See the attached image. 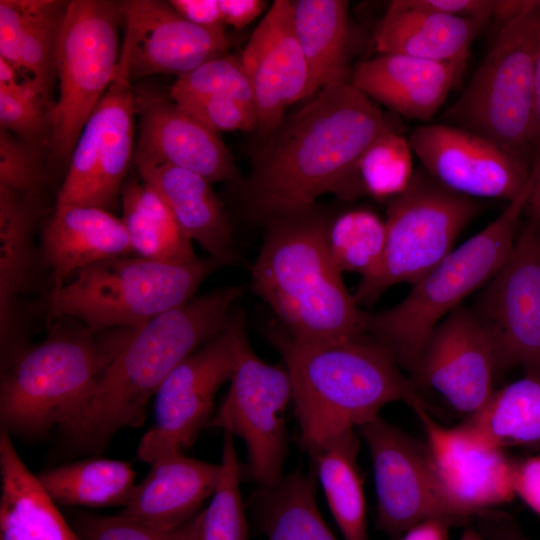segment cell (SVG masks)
Instances as JSON below:
<instances>
[{
	"mask_svg": "<svg viewBox=\"0 0 540 540\" xmlns=\"http://www.w3.org/2000/svg\"><path fill=\"white\" fill-rule=\"evenodd\" d=\"M401 131L351 82L331 84L284 118L257 156L243 187L248 215L260 224L305 211L322 195L364 196L357 165L380 135Z\"/></svg>",
	"mask_w": 540,
	"mask_h": 540,
	"instance_id": "cell-1",
	"label": "cell"
},
{
	"mask_svg": "<svg viewBox=\"0 0 540 540\" xmlns=\"http://www.w3.org/2000/svg\"><path fill=\"white\" fill-rule=\"evenodd\" d=\"M243 292L239 285L215 289L131 330L68 436L80 446L96 448L121 428L141 426L148 401L165 378L227 328Z\"/></svg>",
	"mask_w": 540,
	"mask_h": 540,
	"instance_id": "cell-2",
	"label": "cell"
},
{
	"mask_svg": "<svg viewBox=\"0 0 540 540\" xmlns=\"http://www.w3.org/2000/svg\"><path fill=\"white\" fill-rule=\"evenodd\" d=\"M267 330L289 373L301 447L310 454L326 440L377 418L394 401L420 399L392 355L367 338L303 343L281 326Z\"/></svg>",
	"mask_w": 540,
	"mask_h": 540,
	"instance_id": "cell-3",
	"label": "cell"
},
{
	"mask_svg": "<svg viewBox=\"0 0 540 540\" xmlns=\"http://www.w3.org/2000/svg\"><path fill=\"white\" fill-rule=\"evenodd\" d=\"M328 220L314 206L270 221L251 270L252 290L298 342L366 336L364 311L327 246Z\"/></svg>",
	"mask_w": 540,
	"mask_h": 540,
	"instance_id": "cell-4",
	"label": "cell"
},
{
	"mask_svg": "<svg viewBox=\"0 0 540 540\" xmlns=\"http://www.w3.org/2000/svg\"><path fill=\"white\" fill-rule=\"evenodd\" d=\"M532 185L531 171L521 193L490 224L453 249L413 285L401 302L376 313L364 311L366 335L411 375L436 325L483 288L506 262L520 231Z\"/></svg>",
	"mask_w": 540,
	"mask_h": 540,
	"instance_id": "cell-5",
	"label": "cell"
},
{
	"mask_svg": "<svg viewBox=\"0 0 540 540\" xmlns=\"http://www.w3.org/2000/svg\"><path fill=\"white\" fill-rule=\"evenodd\" d=\"M129 333L100 339L85 327L58 330L17 352L1 377L2 429L27 436L54 427L67 432Z\"/></svg>",
	"mask_w": 540,
	"mask_h": 540,
	"instance_id": "cell-6",
	"label": "cell"
},
{
	"mask_svg": "<svg viewBox=\"0 0 540 540\" xmlns=\"http://www.w3.org/2000/svg\"><path fill=\"white\" fill-rule=\"evenodd\" d=\"M221 267L209 256L185 264L139 256L105 259L51 290L48 315L75 319L92 333L136 330L193 299L202 282Z\"/></svg>",
	"mask_w": 540,
	"mask_h": 540,
	"instance_id": "cell-7",
	"label": "cell"
},
{
	"mask_svg": "<svg viewBox=\"0 0 540 540\" xmlns=\"http://www.w3.org/2000/svg\"><path fill=\"white\" fill-rule=\"evenodd\" d=\"M539 44L536 0L503 24L468 85L444 112V124L477 134L532 166Z\"/></svg>",
	"mask_w": 540,
	"mask_h": 540,
	"instance_id": "cell-8",
	"label": "cell"
},
{
	"mask_svg": "<svg viewBox=\"0 0 540 540\" xmlns=\"http://www.w3.org/2000/svg\"><path fill=\"white\" fill-rule=\"evenodd\" d=\"M480 210L478 199L449 190L418 166L408 188L387 202L384 251L361 278L353 294L357 304H374L398 283L415 285L454 249Z\"/></svg>",
	"mask_w": 540,
	"mask_h": 540,
	"instance_id": "cell-9",
	"label": "cell"
},
{
	"mask_svg": "<svg viewBox=\"0 0 540 540\" xmlns=\"http://www.w3.org/2000/svg\"><path fill=\"white\" fill-rule=\"evenodd\" d=\"M121 4L103 0L68 2L60 25L55 70L59 97L49 109L51 150L71 156L79 136L118 72Z\"/></svg>",
	"mask_w": 540,
	"mask_h": 540,
	"instance_id": "cell-10",
	"label": "cell"
},
{
	"mask_svg": "<svg viewBox=\"0 0 540 540\" xmlns=\"http://www.w3.org/2000/svg\"><path fill=\"white\" fill-rule=\"evenodd\" d=\"M235 364L229 390L207 426L241 438L248 450L249 473L258 488L284 477L287 454L285 411L292 399L286 367L262 361L252 349L246 316L234 310Z\"/></svg>",
	"mask_w": 540,
	"mask_h": 540,
	"instance_id": "cell-11",
	"label": "cell"
},
{
	"mask_svg": "<svg viewBox=\"0 0 540 540\" xmlns=\"http://www.w3.org/2000/svg\"><path fill=\"white\" fill-rule=\"evenodd\" d=\"M471 310L491 340L498 370L522 367L540 378V225L529 221L520 228Z\"/></svg>",
	"mask_w": 540,
	"mask_h": 540,
	"instance_id": "cell-12",
	"label": "cell"
},
{
	"mask_svg": "<svg viewBox=\"0 0 540 540\" xmlns=\"http://www.w3.org/2000/svg\"><path fill=\"white\" fill-rule=\"evenodd\" d=\"M359 429L372 461L378 530L398 539L424 520L464 521L447 501L426 445L380 416Z\"/></svg>",
	"mask_w": 540,
	"mask_h": 540,
	"instance_id": "cell-13",
	"label": "cell"
},
{
	"mask_svg": "<svg viewBox=\"0 0 540 540\" xmlns=\"http://www.w3.org/2000/svg\"><path fill=\"white\" fill-rule=\"evenodd\" d=\"M235 310V309H234ZM235 364L234 311L227 328L181 361L155 394L154 424L138 446L141 460L185 451L211 419L218 389L231 379Z\"/></svg>",
	"mask_w": 540,
	"mask_h": 540,
	"instance_id": "cell-14",
	"label": "cell"
},
{
	"mask_svg": "<svg viewBox=\"0 0 540 540\" xmlns=\"http://www.w3.org/2000/svg\"><path fill=\"white\" fill-rule=\"evenodd\" d=\"M121 75L87 120L71 154L56 204H85L108 210L123 186L133 154L135 91Z\"/></svg>",
	"mask_w": 540,
	"mask_h": 540,
	"instance_id": "cell-15",
	"label": "cell"
},
{
	"mask_svg": "<svg viewBox=\"0 0 540 540\" xmlns=\"http://www.w3.org/2000/svg\"><path fill=\"white\" fill-rule=\"evenodd\" d=\"M409 406L423 427L440 487L461 519L476 518L515 497V463L503 449L484 441L464 424L441 425L429 414L422 399Z\"/></svg>",
	"mask_w": 540,
	"mask_h": 540,
	"instance_id": "cell-16",
	"label": "cell"
},
{
	"mask_svg": "<svg viewBox=\"0 0 540 540\" xmlns=\"http://www.w3.org/2000/svg\"><path fill=\"white\" fill-rule=\"evenodd\" d=\"M413 153L432 177L449 190L471 197L515 199L527 185L532 166L493 142L444 123L415 128L408 137Z\"/></svg>",
	"mask_w": 540,
	"mask_h": 540,
	"instance_id": "cell-17",
	"label": "cell"
},
{
	"mask_svg": "<svg viewBox=\"0 0 540 540\" xmlns=\"http://www.w3.org/2000/svg\"><path fill=\"white\" fill-rule=\"evenodd\" d=\"M121 9L126 33L117 74L130 81L153 74L181 77L228 53L224 29L191 23L169 1L132 0Z\"/></svg>",
	"mask_w": 540,
	"mask_h": 540,
	"instance_id": "cell-18",
	"label": "cell"
},
{
	"mask_svg": "<svg viewBox=\"0 0 540 540\" xmlns=\"http://www.w3.org/2000/svg\"><path fill=\"white\" fill-rule=\"evenodd\" d=\"M497 370L487 332L471 308L461 305L433 329L412 376L415 385L434 391L468 417L493 394Z\"/></svg>",
	"mask_w": 540,
	"mask_h": 540,
	"instance_id": "cell-19",
	"label": "cell"
},
{
	"mask_svg": "<svg viewBox=\"0 0 540 540\" xmlns=\"http://www.w3.org/2000/svg\"><path fill=\"white\" fill-rule=\"evenodd\" d=\"M254 97L257 130L270 136L286 108L308 97L307 64L296 37L292 1L275 0L242 54Z\"/></svg>",
	"mask_w": 540,
	"mask_h": 540,
	"instance_id": "cell-20",
	"label": "cell"
},
{
	"mask_svg": "<svg viewBox=\"0 0 540 540\" xmlns=\"http://www.w3.org/2000/svg\"><path fill=\"white\" fill-rule=\"evenodd\" d=\"M140 135L134 158L174 165L210 183L236 180L237 168L219 133L156 89L135 90Z\"/></svg>",
	"mask_w": 540,
	"mask_h": 540,
	"instance_id": "cell-21",
	"label": "cell"
},
{
	"mask_svg": "<svg viewBox=\"0 0 540 540\" xmlns=\"http://www.w3.org/2000/svg\"><path fill=\"white\" fill-rule=\"evenodd\" d=\"M466 63L380 54L360 62L351 84L370 99L409 119L427 121L460 81Z\"/></svg>",
	"mask_w": 540,
	"mask_h": 540,
	"instance_id": "cell-22",
	"label": "cell"
},
{
	"mask_svg": "<svg viewBox=\"0 0 540 540\" xmlns=\"http://www.w3.org/2000/svg\"><path fill=\"white\" fill-rule=\"evenodd\" d=\"M151 465L118 515L153 529L171 530L191 520L219 482L220 464L183 451L165 454Z\"/></svg>",
	"mask_w": 540,
	"mask_h": 540,
	"instance_id": "cell-23",
	"label": "cell"
},
{
	"mask_svg": "<svg viewBox=\"0 0 540 540\" xmlns=\"http://www.w3.org/2000/svg\"><path fill=\"white\" fill-rule=\"evenodd\" d=\"M41 249L51 270L52 290L91 264L136 255L122 219L85 204H56L43 230Z\"/></svg>",
	"mask_w": 540,
	"mask_h": 540,
	"instance_id": "cell-24",
	"label": "cell"
},
{
	"mask_svg": "<svg viewBox=\"0 0 540 540\" xmlns=\"http://www.w3.org/2000/svg\"><path fill=\"white\" fill-rule=\"evenodd\" d=\"M141 180L169 207L179 227L223 266L239 262L232 228L211 183L190 170L134 158Z\"/></svg>",
	"mask_w": 540,
	"mask_h": 540,
	"instance_id": "cell-25",
	"label": "cell"
},
{
	"mask_svg": "<svg viewBox=\"0 0 540 540\" xmlns=\"http://www.w3.org/2000/svg\"><path fill=\"white\" fill-rule=\"evenodd\" d=\"M491 17L459 18L394 0L374 32L380 54H402L437 62L467 63L470 47Z\"/></svg>",
	"mask_w": 540,
	"mask_h": 540,
	"instance_id": "cell-26",
	"label": "cell"
},
{
	"mask_svg": "<svg viewBox=\"0 0 540 540\" xmlns=\"http://www.w3.org/2000/svg\"><path fill=\"white\" fill-rule=\"evenodd\" d=\"M292 7L296 37L308 68V97L328 85L350 82L348 2L297 0Z\"/></svg>",
	"mask_w": 540,
	"mask_h": 540,
	"instance_id": "cell-27",
	"label": "cell"
},
{
	"mask_svg": "<svg viewBox=\"0 0 540 540\" xmlns=\"http://www.w3.org/2000/svg\"><path fill=\"white\" fill-rule=\"evenodd\" d=\"M1 500L4 519L31 540H80L56 503L17 453L10 433H0Z\"/></svg>",
	"mask_w": 540,
	"mask_h": 540,
	"instance_id": "cell-28",
	"label": "cell"
},
{
	"mask_svg": "<svg viewBox=\"0 0 540 540\" xmlns=\"http://www.w3.org/2000/svg\"><path fill=\"white\" fill-rule=\"evenodd\" d=\"M31 199L0 186V333L2 350L17 329V300L33 279L34 209Z\"/></svg>",
	"mask_w": 540,
	"mask_h": 540,
	"instance_id": "cell-29",
	"label": "cell"
},
{
	"mask_svg": "<svg viewBox=\"0 0 540 540\" xmlns=\"http://www.w3.org/2000/svg\"><path fill=\"white\" fill-rule=\"evenodd\" d=\"M251 511L266 540H338L317 506L314 477L301 471L284 475L274 487L258 488Z\"/></svg>",
	"mask_w": 540,
	"mask_h": 540,
	"instance_id": "cell-30",
	"label": "cell"
},
{
	"mask_svg": "<svg viewBox=\"0 0 540 540\" xmlns=\"http://www.w3.org/2000/svg\"><path fill=\"white\" fill-rule=\"evenodd\" d=\"M122 221L136 255L155 261L185 264L196 261L192 241L182 232L161 196L143 180L121 188Z\"/></svg>",
	"mask_w": 540,
	"mask_h": 540,
	"instance_id": "cell-31",
	"label": "cell"
},
{
	"mask_svg": "<svg viewBox=\"0 0 540 540\" xmlns=\"http://www.w3.org/2000/svg\"><path fill=\"white\" fill-rule=\"evenodd\" d=\"M358 450L359 440L354 429L326 440L309 454L344 540H369L366 501L357 465Z\"/></svg>",
	"mask_w": 540,
	"mask_h": 540,
	"instance_id": "cell-32",
	"label": "cell"
},
{
	"mask_svg": "<svg viewBox=\"0 0 540 540\" xmlns=\"http://www.w3.org/2000/svg\"><path fill=\"white\" fill-rule=\"evenodd\" d=\"M462 424L503 450L540 443V378L526 375L494 390L483 407Z\"/></svg>",
	"mask_w": 540,
	"mask_h": 540,
	"instance_id": "cell-33",
	"label": "cell"
},
{
	"mask_svg": "<svg viewBox=\"0 0 540 540\" xmlns=\"http://www.w3.org/2000/svg\"><path fill=\"white\" fill-rule=\"evenodd\" d=\"M36 476L54 502L64 505L125 506L136 486L132 466L113 459L77 461Z\"/></svg>",
	"mask_w": 540,
	"mask_h": 540,
	"instance_id": "cell-34",
	"label": "cell"
},
{
	"mask_svg": "<svg viewBox=\"0 0 540 540\" xmlns=\"http://www.w3.org/2000/svg\"><path fill=\"white\" fill-rule=\"evenodd\" d=\"M329 252L341 272L365 277L380 262L386 241V224L376 212L353 208L329 218L326 230Z\"/></svg>",
	"mask_w": 540,
	"mask_h": 540,
	"instance_id": "cell-35",
	"label": "cell"
},
{
	"mask_svg": "<svg viewBox=\"0 0 540 540\" xmlns=\"http://www.w3.org/2000/svg\"><path fill=\"white\" fill-rule=\"evenodd\" d=\"M25 20L20 40L19 73L23 82L45 100L60 25L68 2L23 0Z\"/></svg>",
	"mask_w": 540,
	"mask_h": 540,
	"instance_id": "cell-36",
	"label": "cell"
},
{
	"mask_svg": "<svg viewBox=\"0 0 540 540\" xmlns=\"http://www.w3.org/2000/svg\"><path fill=\"white\" fill-rule=\"evenodd\" d=\"M234 436L224 432L220 477L209 505L196 515L194 540H249Z\"/></svg>",
	"mask_w": 540,
	"mask_h": 540,
	"instance_id": "cell-37",
	"label": "cell"
},
{
	"mask_svg": "<svg viewBox=\"0 0 540 540\" xmlns=\"http://www.w3.org/2000/svg\"><path fill=\"white\" fill-rule=\"evenodd\" d=\"M413 151L401 131L378 136L363 152L358 165V178L367 196L389 202L410 185L415 169Z\"/></svg>",
	"mask_w": 540,
	"mask_h": 540,
	"instance_id": "cell-38",
	"label": "cell"
},
{
	"mask_svg": "<svg viewBox=\"0 0 540 540\" xmlns=\"http://www.w3.org/2000/svg\"><path fill=\"white\" fill-rule=\"evenodd\" d=\"M170 94L219 96L254 107L251 83L241 55L225 54L178 77Z\"/></svg>",
	"mask_w": 540,
	"mask_h": 540,
	"instance_id": "cell-39",
	"label": "cell"
},
{
	"mask_svg": "<svg viewBox=\"0 0 540 540\" xmlns=\"http://www.w3.org/2000/svg\"><path fill=\"white\" fill-rule=\"evenodd\" d=\"M73 529L80 540H194L196 516L171 530H157L119 515L79 514Z\"/></svg>",
	"mask_w": 540,
	"mask_h": 540,
	"instance_id": "cell-40",
	"label": "cell"
},
{
	"mask_svg": "<svg viewBox=\"0 0 540 540\" xmlns=\"http://www.w3.org/2000/svg\"><path fill=\"white\" fill-rule=\"evenodd\" d=\"M45 181V172L35 149L0 129V186L33 200Z\"/></svg>",
	"mask_w": 540,
	"mask_h": 540,
	"instance_id": "cell-41",
	"label": "cell"
},
{
	"mask_svg": "<svg viewBox=\"0 0 540 540\" xmlns=\"http://www.w3.org/2000/svg\"><path fill=\"white\" fill-rule=\"evenodd\" d=\"M169 95L181 109L214 132L257 130L255 109L237 100L219 96Z\"/></svg>",
	"mask_w": 540,
	"mask_h": 540,
	"instance_id": "cell-42",
	"label": "cell"
},
{
	"mask_svg": "<svg viewBox=\"0 0 540 540\" xmlns=\"http://www.w3.org/2000/svg\"><path fill=\"white\" fill-rule=\"evenodd\" d=\"M42 106L43 100L24 82L0 86V129L24 139L38 137L49 124Z\"/></svg>",
	"mask_w": 540,
	"mask_h": 540,
	"instance_id": "cell-43",
	"label": "cell"
},
{
	"mask_svg": "<svg viewBox=\"0 0 540 540\" xmlns=\"http://www.w3.org/2000/svg\"><path fill=\"white\" fill-rule=\"evenodd\" d=\"M24 20L23 0L0 1V57L9 62L18 73L20 40Z\"/></svg>",
	"mask_w": 540,
	"mask_h": 540,
	"instance_id": "cell-44",
	"label": "cell"
},
{
	"mask_svg": "<svg viewBox=\"0 0 540 540\" xmlns=\"http://www.w3.org/2000/svg\"><path fill=\"white\" fill-rule=\"evenodd\" d=\"M513 488L515 496L540 516V454L515 463Z\"/></svg>",
	"mask_w": 540,
	"mask_h": 540,
	"instance_id": "cell-45",
	"label": "cell"
},
{
	"mask_svg": "<svg viewBox=\"0 0 540 540\" xmlns=\"http://www.w3.org/2000/svg\"><path fill=\"white\" fill-rule=\"evenodd\" d=\"M418 7L459 18L492 17L496 0H411Z\"/></svg>",
	"mask_w": 540,
	"mask_h": 540,
	"instance_id": "cell-46",
	"label": "cell"
},
{
	"mask_svg": "<svg viewBox=\"0 0 540 540\" xmlns=\"http://www.w3.org/2000/svg\"><path fill=\"white\" fill-rule=\"evenodd\" d=\"M171 6L191 23L207 29H224L219 0H171Z\"/></svg>",
	"mask_w": 540,
	"mask_h": 540,
	"instance_id": "cell-47",
	"label": "cell"
},
{
	"mask_svg": "<svg viewBox=\"0 0 540 540\" xmlns=\"http://www.w3.org/2000/svg\"><path fill=\"white\" fill-rule=\"evenodd\" d=\"M476 518L478 530L486 540H530L507 515L492 510Z\"/></svg>",
	"mask_w": 540,
	"mask_h": 540,
	"instance_id": "cell-48",
	"label": "cell"
},
{
	"mask_svg": "<svg viewBox=\"0 0 540 540\" xmlns=\"http://www.w3.org/2000/svg\"><path fill=\"white\" fill-rule=\"evenodd\" d=\"M224 24L241 30L256 19L266 8L263 0H219Z\"/></svg>",
	"mask_w": 540,
	"mask_h": 540,
	"instance_id": "cell-49",
	"label": "cell"
},
{
	"mask_svg": "<svg viewBox=\"0 0 540 540\" xmlns=\"http://www.w3.org/2000/svg\"><path fill=\"white\" fill-rule=\"evenodd\" d=\"M454 524L456 522L448 518L424 520L408 529L399 540H448Z\"/></svg>",
	"mask_w": 540,
	"mask_h": 540,
	"instance_id": "cell-50",
	"label": "cell"
},
{
	"mask_svg": "<svg viewBox=\"0 0 540 540\" xmlns=\"http://www.w3.org/2000/svg\"><path fill=\"white\" fill-rule=\"evenodd\" d=\"M535 2L536 0H496L493 16L506 23L522 15Z\"/></svg>",
	"mask_w": 540,
	"mask_h": 540,
	"instance_id": "cell-51",
	"label": "cell"
},
{
	"mask_svg": "<svg viewBox=\"0 0 540 540\" xmlns=\"http://www.w3.org/2000/svg\"><path fill=\"white\" fill-rule=\"evenodd\" d=\"M533 185L526 205L525 212L529 213L530 221L540 225V157L532 165Z\"/></svg>",
	"mask_w": 540,
	"mask_h": 540,
	"instance_id": "cell-52",
	"label": "cell"
},
{
	"mask_svg": "<svg viewBox=\"0 0 540 540\" xmlns=\"http://www.w3.org/2000/svg\"><path fill=\"white\" fill-rule=\"evenodd\" d=\"M533 162L540 157V44L537 55L535 79V108L533 131ZM533 165V164H532Z\"/></svg>",
	"mask_w": 540,
	"mask_h": 540,
	"instance_id": "cell-53",
	"label": "cell"
},
{
	"mask_svg": "<svg viewBox=\"0 0 540 540\" xmlns=\"http://www.w3.org/2000/svg\"><path fill=\"white\" fill-rule=\"evenodd\" d=\"M18 71L5 59L0 57V86L13 87L23 81L19 80Z\"/></svg>",
	"mask_w": 540,
	"mask_h": 540,
	"instance_id": "cell-54",
	"label": "cell"
},
{
	"mask_svg": "<svg viewBox=\"0 0 540 540\" xmlns=\"http://www.w3.org/2000/svg\"><path fill=\"white\" fill-rule=\"evenodd\" d=\"M458 540H486V538L478 529L468 528L464 530Z\"/></svg>",
	"mask_w": 540,
	"mask_h": 540,
	"instance_id": "cell-55",
	"label": "cell"
}]
</instances>
